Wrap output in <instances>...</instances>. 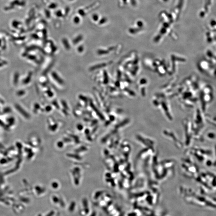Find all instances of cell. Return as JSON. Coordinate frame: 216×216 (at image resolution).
I'll return each mask as SVG.
<instances>
[{
	"mask_svg": "<svg viewBox=\"0 0 216 216\" xmlns=\"http://www.w3.org/2000/svg\"><path fill=\"white\" fill-rule=\"evenodd\" d=\"M52 76L54 79H55L56 81L58 83L61 84H63V81L62 80L61 78H60L59 76L55 72L52 73Z\"/></svg>",
	"mask_w": 216,
	"mask_h": 216,
	"instance_id": "obj_1",
	"label": "cell"
},
{
	"mask_svg": "<svg viewBox=\"0 0 216 216\" xmlns=\"http://www.w3.org/2000/svg\"><path fill=\"white\" fill-rule=\"evenodd\" d=\"M84 207V212L88 214L89 212V209L88 207V204L86 200H84L83 201Z\"/></svg>",
	"mask_w": 216,
	"mask_h": 216,
	"instance_id": "obj_2",
	"label": "cell"
},
{
	"mask_svg": "<svg viewBox=\"0 0 216 216\" xmlns=\"http://www.w3.org/2000/svg\"><path fill=\"white\" fill-rule=\"evenodd\" d=\"M106 66V64H101L100 65H96L93 67H92L91 68V70H95L96 69H100V68H102L103 67H105Z\"/></svg>",
	"mask_w": 216,
	"mask_h": 216,
	"instance_id": "obj_3",
	"label": "cell"
},
{
	"mask_svg": "<svg viewBox=\"0 0 216 216\" xmlns=\"http://www.w3.org/2000/svg\"><path fill=\"white\" fill-rule=\"evenodd\" d=\"M75 206H76V204L74 202L71 203L69 207V211H70V212H73L74 210Z\"/></svg>",
	"mask_w": 216,
	"mask_h": 216,
	"instance_id": "obj_4",
	"label": "cell"
},
{
	"mask_svg": "<svg viewBox=\"0 0 216 216\" xmlns=\"http://www.w3.org/2000/svg\"><path fill=\"white\" fill-rule=\"evenodd\" d=\"M58 198H57L56 197H53V200L55 203H57L59 202V199Z\"/></svg>",
	"mask_w": 216,
	"mask_h": 216,
	"instance_id": "obj_5",
	"label": "cell"
},
{
	"mask_svg": "<svg viewBox=\"0 0 216 216\" xmlns=\"http://www.w3.org/2000/svg\"><path fill=\"white\" fill-rule=\"evenodd\" d=\"M54 214V212L53 211H51L46 216H53Z\"/></svg>",
	"mask_w": 216,
	"mask_h": 216,
	"instance_id": "obj_6",
	"label": "cell"
},
{
	"mask_svg": "<svg viewBox=\"0 0 216 216\" xmlns=\"http://www.w3.org/2000/svg\"><path fill=\"white\" fill-rule=\"evenodd\" d=\"M96 213L94 211L91 214L90 216H96Z\"/></svg>",
	"mask_w": 216,
	"mask_h": 216,
	"instance_id": "obj_7",
	"label": "cell"
}]
</instances>
